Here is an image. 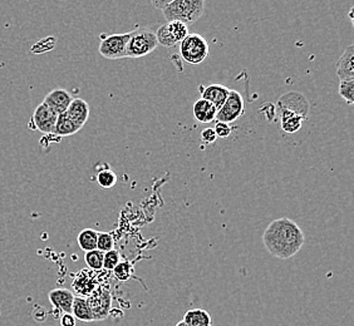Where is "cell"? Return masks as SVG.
Segmentation results:
<instances>
[{
    "mask_svg": "<svg viewBox=\"0 0 354 326\" xmlns=\"http://www.w3.org/2000/svg\"><path fill=\"white\" fill-rule=\"evenodd\" d=\"M130 39V33L124 35H112L104 37L101 41L98 52L103 58L109 61H116L127 58V44Z\"/></svg>",
    "mask_w": 354,
    "mask_h": 326,
    "instance_id": "5b68a950",
    "label": "cell"
},
{
    "mask_svg": "<svg viewBox=\"0 0 354 326\" xmlns=\"http://www.w3.org/2000/svg\"><path fill=\"white\" fill-rule=\"evenodd\" d=\"M103 252L98 251V250H93V251L86 252L84 255V261L88 266L89 270L92 271H101L103 269Z\"/></svg>",
    "mask_w": 354,
    "mask_h": 326,
    "instance_id": "cb8c5ba5",
    "label": "cell"
},
{
    "mask_svg": "<svg viewBox=\"0 0 354 326\" xmlns=\"http://www.w3.org/2000/svg\"><path fill=\"white\" fill-rule=\"evenodd\" d=\"M263 242L272 256L280 260H288L300 251L306 242V236L293 220L278 218L266 227L263 235Z\"/></svg>",
    "mask_w": 354,
    "mask_h": 326,
    "instance_id": "6da1fadb",
    "label": "cell"
},
{
    "mask_svg": "<svg viewBox=\"0 0 354 326\" xmlns=\"http://www.w3.org/2000/svg\"><path fill=\"white\" fill-rule=\"evenodd\" d=\"M72 101H73V97L68 90L55 88L46 95L43 103H46L49 108L53 109L58 116H61L63 113H66Z\"/></svg>",
    "mask_w": 354,
    "mask_h": 326,
    "instance_id": "9c48e42d",
    "label": "cell"
},
{
    "mask_svg": "<svg viewBox=\"0 0 354 326\" xmlns=\"http://www.w3.org/2000/svg\"><path fill=\"white\" fill-rule=\"evenodd\" d=\"M72 286H73V290L81 298H88L98 285L95 282V278H93L92 272H89L88 270H82V271L78 272V275L75 276Z\"/></svg>",
    "mask_w": 354,
    "mask_h": 326,
    "instance_id": "5bb4252c",
    "label": "cell"
},
{
    "mask_svg": "<svg viewBox=\"0 0 354 326\" xmlns=\"http://www.w3.org/2000/svg\"><path fill=\"white\" fill-rule=\"evenodd\" d=\"M72 122L75 123L78 127L82 128L87 123L89 117V106L82 98H73L69 104L68 109L64 113Z\"/></svg>",
    "mask_w": 354,
    "mask_h": 326,
    "instance_id": "8fae6325",
    "label": "cell"
},
{
    "mask_svg": "<svg viewBox=\"0 0 354 326\" xmlns=\"http://www.w3.org/2000/svg\"><path fill=\"white\" fill-rule=\"evenodd\" d=\"M175 326H187L186 325V324H185L184 321H183V320H181V321H178V323H177L176 325Z\"/></svg>",
    "mask_w": 354,
    "mask_h": 326,
    "instance_id": "4dcf8cb0",
    "label": "cell"
},
{
    "mask_svg": "<svg viewBox=\"0 0 354 326\" xmlns=\"http://www.w3.org/2000/svg\"><path fill=\"white\" fill-rule=\"evenodd\" d=\"M280 115H281V128L289 135H293L299 132L301 128V124H303V117L293 113V112H289L286 109H280Z\"/></svg>",
    "mask_w": 354,
    "mask_h": 326,
    "instance_id": "e0dca14e",
    "label": "cell"
},
{
    "mask_svg": "<svg viewBox=\"0 0 354 326\" xmlns=\"http://www.w3.org/2000/svg\"><path fill=\"white\" fill-rule=\"evenodd\" d=\"M209 43L203 35H189L180 43V55L189 64H201L209 55Z\"/></svg>",
    "mask_w": 354,
    "mask_h": 326,
    "instance_id": "277c9868",
    "label": "cell"
},
{
    "mask_svg": "<svg viewBox=\"0 0 354 326\" xmlns=\"http://www.w3.org/2000/svg\"><path fill=\"white\" fill-rule=\"evenodd\" d=\"M72 315L75 316V320L78 319L83 323H91L93 321V315L89 309L88 301L86 298L81 296H75L73 306H72Z\"/></svg>",
    "mask_w": 354,
    "mask_h": 326,
    "instance_id": "ac0fdd59",
    "label": "cell"
},
{
    "mask_svg": "<svg viewBox=\"0 0 354 326\" xmlns=\"http://www.w3.org/2000/svg\"><path fill=\"white\" fill-rule=\"evenodd\" d=\"M214 131H215V135L218 138H227V137L232 135V127H230V124H226V123L223 122H216L215 124V127H214Z\"/></svg>",
    "mask_w": 354,
    "mask_h": 326,
    "instance_id": "83f0119b",
    "label": "cell"
},
{
    "mask_svg": "<svg viewBox=\"0 0 354 326\" xmlns=\"http://www.w3.org/2000/svg\"><path fill=\"white\" fill-rule=\"evenodd\" d=\"M353 63L354 47L353 46H349L335 64L337 75L341 81H354Z\"/></svg>",
    "mask_w": 354,
    "mask_h": 326,
    "instance_id": "7c38bea8",
    "label": "cell"
},
{
    "mask_svg": "<svg viewBox=\"0 0 354 326\" xmlns=\"http://www.w3.org/2000/svg\"><path fill=\"white\" fill-rule=\"evenodd\" d=\"M339 95L348 104H353L354 81H341V83H339Z\"/></svg>",
    "mask_w": 354,
    "mask_h": 326,
    "instance_id": "4316f807",
    "label": "cell"
},
{
    "mask_svg": "<svg viewBox=\"0 0 354 326\" xmlns=\"http://www.w3.org/2000/svg\"><path fill=\"white\" fill-rule=\"evenodd\" d=\"M97 184H100L102 189H112L117 184L116 172L111 169H104L97 173Z\"/></svg>",
    "mask_w": 354,
    "mask_h": 326,
    "instance_id": "603a6c76",
    "label": "cell"
},
{
    "mask_svg": "<svg viewBox=\"0 0 354 326\" xmlns=\"http://www.w3.org/2000/svg\"><path fill=\"white\" fill-rule=\"evenodd\" d=\"M58 119V115L53 109L49 108L46 103L41 102L35 108L29 128L38 129L44 135H50L55 132V123Z\"/></svg>",
    "mask_w": 354,
    "mask_h": 326,
    "instance_id": "ba28073f",
    "label": "cell"
},
{
    "mask_svg": "<svg viewBox=\"0 0 354 326\" xmlns=\"http://www.w3.org/2000/svg\"><path fill=\"white\" fill-rule=\"evenodd\" d=\"M229 93H230V88H227L224 84H212L204 88L201 98L212 103V106L218 111L227 99Z\"/></svg>",
    "mask_w": 354,
    "mask_h": 326,
    "instance_id": "4fadbf2b",
    "label": "cell"
},
{
    "mask_svg": "<svg viewBox=\"0 0 354 326\" xmlns=\"http://www.w3.org/2000/svg\"><path fill=\"white\" fill-rule=\"evenodd\" d=\"M115 249V240L109 232H98L97 238V250L98 251L109 252Z\"/></svg>",
    "mask_w": 354,
    "mask_h": 326,
    "instance_id": "d4e9b609",
    "label": "cell"
},
{
    "mask_svg": "<svg viewBox=\"0 0 354 326\" xmlns=\"http://www.w3.org/2000/svg\"><path fill=\"white\" fill-rule=\"evenodd\" d=\"M165 26H166L167 35L170 37L171 41H174L175 46L180 44L187 35H190L189 27L181 21H167Z\"/></svg>",
    "mask_w": 354,
    "mask_h": 326,
    "instance_id": "ffe728a7",
    "label": "cell"
},
{
    "mask_svg": "<svg viewBox=\"0 0 354 326\" xmlns=\"http://www.w3.org/2000/svg\"><path fill=\"white\" fill-rule=\"evenodd\" d=\"M218 137L215 135V131L214 128H205L201 132V141L206 143V144H212V143L216 142Z\"/></svg>",
    "mask_w": 354,
    "mask_h": 326,
    "instance_id": "f1b7e54d",
    "label": "cell"
},
{
    "mask_svg": "<svg viewBox=\"0 0 354 326\" xmlns=\"http://www.w3.org/2000/svg\"><path fill=\"white\" fill-rule=\"evenodd\" d=\"M244 111H245V104H244L243 95H240L238 90L230 89L229 97L225 101L223 107L216 112L215 119L218 122L230 124L238 121L239 118L244 115Z\"/></svg>",
    "mask_w": 354,
    "mask_h": 326,
    "instance_id": "8992f818",
    "label": "cell"
},
{
    "mask_svg": "<svg viewBox=\"0 0 354 326\" xmlns=\"http://www.w3.org/2000/svg\"><path fill=\"white\" fill-rule=\"evenodd\" d=\"M194 117L195 119L200 123H212L215 117H216V112L218 109L212 106V103L205 101L203 98H200L198 101L194 104Z\"/></svg>",
    "mask_w": 354,
    "mask_h": 326,
    "instance_id": "9a60e30c",
    "label": "cell"
},
{
    "mask_svg": "<svg viewBox=\"0 0 354 326\" xmlns=\"http://www.w3.org/2000/svg\"><path fill=\"white\" fill-rule=\"evenodd\" d=\"M97 238H98V232L93 229H84L80 232L77 241L80 247L83 251L89 252L97 250Z\"/></svg>",
    "mask_w": 354,
    "mask_h": 326,
    "instance_id": "44dd1931",
    "label": "cell"
},
{
    "mask_svg": "<svg viewBox=\"0 0 354 326\" xmlns=\"http://www.w3.org/2000/svg\"><path fill=\"white\" fill-rule=\"evenodd\" d=\"M167 21H181L186 26L198 21L205 12L204 0H167L155 1Z\"/></svg>",
    "mask_w": 354,
    "mask_h": 326,
    "instance_id": "7a4b0ae2",
    "label": "cell"
},
{
    "mask_svg": "<svg viewBox=\"0 0 354 326\" xmlns=\"http://www.w3.org/2000/svg\"><path fill=\"white\" fill-rule=\"evenodd\" d=\"M135 274V267L132 265L131 261H121L118 265L113 269V275L118 281L126 282L133 276Z\"/></svg>",
    "mask_w": 354,
    "mask_h": 326,
    "instance_id": "7402d4cb",
    "label": "cell"
},
{
    "mask_svg": "<svg viewBox=\"0 0 354 326\" xmlns=\"http://www.w3.org/2000/svg\"><path fill=\"white\" fill-rule=\"evenodd\" d=\"M48 299L57 310L63 314L72 313V306L75 301V294L67 289H55L48 294Z\"/></svg>",
    "mask_w": 354,
    "mask_h": 326,
    "instance_id": "30bf717a",
    "label": "cell"
},
{
    "mask_svg": "<svg viewBox=\"0 0 354 326\" xmlns=\"http://www.w3.org/2000/svg\"><path fill=\"white\" fill-rule=\"evenodd\" d=\"M77 321L72 314H63L61 316V326H75Z\"/></svg>",
    "mask_w": 354,
    "mask_h": 326,
    "instance_id": "f546056e",
    "label": "cell"
},
{
    "mask_svg": "<svg viewBox=\"0 0 354 326\" xmlns=\"http://www.w3.org/2000/svg\"><path fill=\"white\" fill-rule=\"evenodd\" d=\"M121 262V255L117 250H111L109 252H104L103 255V269L113 271V269Z\"/></svg>",
    "mask_w": 354,
    "mask_h": 326,
    "instance_id": "484cf974",
    "label": "cell"
},
{
    "mask_svg": "<svg viewBox=\"0 0 354 326\" xmlns=\"http://www.w3.org/2000/svg\"><path fill=\"white\" fill-rule=\"evenodd\" d=\"M156 35L149 28H140L130 33L127 44V58H141L150 55L156 49Z\"/></svg>",
    "mask_w": 354,
    "mask_h": 326,
    "instance_id": "3957f363",
    "label": "cell"
},
{
    "mask_svg": "<svg viewBox=\"0 0 354 326\" xmlns=\"http://www.w3.org/2000/svg\"><path fill=\"white\" fill-rule=\"evenodd\" d=\"M86 299L93 315V321H101L109 318L112 309V296L107 287L97 286L95 291Z\"/></svg>",
    "mask_w": 354,
    "mask_h": 326,
    "instance_id": "52a82bcc",
    "label": "cell"
},
{
    "mask_svg": "<svg viewBox=\"0 0 354 326\" xmlns=\"http://www.w3.org/2000/svg\"><path fill=\"white\" fill-rule=\"evenodd\" d=\"M183 321L187 326H212L210 314L204 309H191L185 313Z\"/></svg>",
    "mask_w": 354,
    "mask_h": 326,
    "instance_id": "2e32d148",
    "label": "cell"
},
{
    "mask_svg": "<svg viewBox=\"0 0 354 326\" xmlns=\"http://www.w3.org/2000/svg\"><path fill=\"white\" fill-rule=\"evenodd\" d=\"M78 131H81V127H78L75 123L72 122L68 117L63 113L61 116H58L53 135L58 137L73 136Z\"/></svg>",
    "mask_w": 354,
    "mask_h": 326,
    "instance_id": "d6986e66",
    "label": "cell"
}]
</instances>
